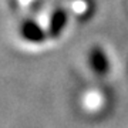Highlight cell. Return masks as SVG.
Returning <instances> with one entry per match:
<instances>
[{"label": "cell", "instance_id": "1", "mask_svg": "<svg viewBox=\"0 0 128 128\" xmlns=\"http://www.w3.org/2000/svg\"><path fill=\"white\" fill-rule=\"evenodd\" d=\"M22 36L26 38V40L32 41V43H41L44 40V32L43 28L36 23V22H32V20H27L24 22V24L22 26Z\"/></svg>", "mask_w": 128, "mask_h": 128}, {"label": "cell", "instance_id": "2", "mask_svg": "<svg viewBox=\"0 0 128 128\" xmlns=\"http://www.w3.org/2000/svg\"><path fill=\"white\" fill-rule=\"evenodd\" d=\"M66 23V14L63 12H56L51 17L50 22V36L51 37H57L60 34V32L63 30V26Z\"/></svg>", "mask_w": 128, "mask_h": 128}]
</instances>
